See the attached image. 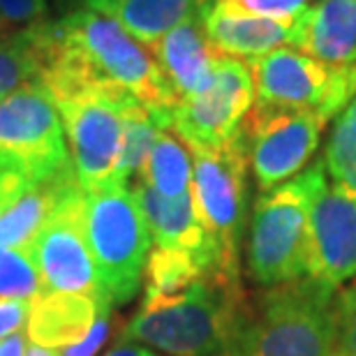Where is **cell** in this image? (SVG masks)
Segmentation results:
<instances>
[{"label": "cell", "mask_w": 356, "mask_h": 356, "mask_svg": "<svg viewBox=\"0 0 356 356\" xmlns=\"http://www.w3.org/2000/svg\"><path fill=\"white\" fill-rule=\"evenodd\" d=\"M83 225L104 296L113 308L127 305L144 282L153 245L130 185H106L86 192Z\"/></svg>", "instance_id": "cell-5"}, {"label": "cell", "mask_w": 356, "mask_h": 356, "mask_svg": "<svg viewBox=\"0 0 356 356\" xmlns=\"http://www.w3.org/2000/svg\"><path fill=\"white\" fill-rule=\"evenodd\" d=\"M130 190L134 199H137L155 248H176V250L209 254L213 259L211 248L206 243L202 222H199V218H197L192 192L178 199H167L158 195V192H155L151 185H146L144 181H132ZM220 273H222V270H220Z\"/></svg>", "instance_id": "cell-18"}, {"label": "cell", "mask_w": 356, "mask_h": 356, "mask_svg": "<svg viewBox=\"0 0 356 356\" xmlns=\"http://www.w3.org/2000/svg\"><path fill=\"white\" fill-rule=\"evenodd\" d=\"M31 315V301L24 298H7L0 296V338L24 331Z\"/></svg>", "instance_id": "cell-29"}, {"label": "cell", "mask_w": 356, "mask_h": 356, "mask_svg": "<svg viewBox=\"0 0 356 356\" xmlns=\"http://www.w3.org/2000/svg\"><path fill=\"white\" fill-rule=\"evenodd\" d=\"M211 5H213V0H197V7H199V10H202V12L209 10Z\"/></svg>", "instance_id": "cell-35"}, {"label": "cell", "mask_w": 356, "mask_h": 356, "mask_svg": "<svg viewBox=\"0 0 356 356\" xmlns=\"http://www.w3.org/2000/svg\"><path fill=\"white\" fill-rule=\"evenodd\" d=\"M83 206L86 192L79 185L58 204V209L40 229L38 238L33 241L31 252L40 270V291L81 294L95 301H109L99 287L92 254L88 250Z\"/></svg>", "instance_id": "cell-11"}, {"label": "cell", "mask_w": 356, "mask_h": 356, "mask_svg": "<svg viewBox=\"0 0 356 356\" xmlns=\"http://www.w3.org/2000/svg\"><path fill=\"white\" fill-rule=\"evenodd\" d=\"M76 188L74 167L56 176H40L10 158H0V248L31 250L51 213Z\"/></svg>", "instance_id": "cell-12"}, {"label": "cell", "mask_w": 356, "mask_h": 356, "mask_svg": "<svg viewBox=\"0 0 356 356\" xmlns=\"http://www.w3.org/2000/svg\"><path fill=\"white\" fill-rule=\"evenodd\" d=\"M26 356H58V352L49 350V347H40V345H31L28 347Z\"/></svg>", "instance_id": "cell-33"}, {"label": "cell", "mask_w": 356, "mask_h": 356, "mask_svg": "<svg viewBox=\"0 0 356 356\" xmlns=\"http://www.w3.org/2000/svg\"><path fill=\"white\" fill-rule=\"evenodd\" d=\"M49 21V0H0V35Z\"/></svg>", "instance_id": "cell-26"}, {"label": "cell", "mask_w": 356, "mask_h": 356, "mask_svg": "<svg viewBox=\"0 0 356 356\" xmlns=\"http://www.w3.org/2000/svg\"><path fill=\"white\" fill-rule=\"evenodd\" d=\"M132 102L137 99L113 88L83 90L56 102L76 181L83 192L116 185L123 151V118Z\"/></svg>", "instance_id": "cell-7"}, {"label": "cell", "mask_w": 356, "mask_h": 356, "mask_svg": "<svg viewBox=\"0 0 356 356\" xmlns=\"http://www.w3.org/2000/svg\"><path fill=\"white\" fill-rule=\"evenodd\" d=\"M336 291L310 275L259 291L232 356H331Z\"/></svg>", "instance_id": "cell-3"}, {"label": "cell", "mask_w": 356, "mask_h": 356, "mask_svg": "<svg viewBox=\"0 0 356 356\" xmlns=\"http://www.w3.org/2000/svg\"><path fill=\"white\" fill-rule=\"evenodd\" d=\"M151 56L172 83L178 99L202 92L211 83L218 60V51L206 38L204 12L195 10L188 19L172 28L151 49Z\"/></svg>", "instance_id": "cell-15"}, {"label": "cell", "mask_w": 356, "mask_h": 356, "mask_svg": "<svg viewBox=\"0 0 356 356\" xmlns=\"http://www.w3.org/2000/svg\"><path fill=\"white\" fill-rule=\"evenodd\" d=\"M195 10L197 0H123L106 17H113L139 44L153 49Z\"/></svg>", "instance_id": "cell-19"}, {"label": "cell", "mask_w": 356, "mask_h": 356, "mask_svg": "<svg viewBox=\"0 0 356 356\" xmlns=\"http://www.w3.org/2000/svg\"><path fill=\"white\" fill-rule=\"evenodd\" d=\"M324 127L317 113L252 104L243 120V134L259 192L273 190L310 167Z\"/></svg>", "instance_id": "cell-10"}, {"label": "cell", "mask_w": 356, "mask_h": 356, "mask_svg": "<svg viewBox=\"0 0 356 356\" xmlns=\"http://www.w3.org/2000/svg\"><path fill=\"white\" fill-rule=\"evenodd\" d=\"M137 181L167 199H178L192 192V153L172 130H162L144 162Z\"/></svg>", "instance_id": "cell-20"}, {"label": "cell", "mask_w": 356, "mask_h": 356, "mask_svg": "<svg viewBox=\"0 0 356 356\" xmlns=\"http://www.w3.org/2000/svg\"><path fill=\"white\" fill-rule=\"evenodd\" d=\"M204 28L211 47L220 56L245 58L248 63L287 44L291 21H280L238 10L225 0H216L204 12Z\"/></svg>", "instance_id": "cell-16"}, {"label": "cell", "mask_w": 356, "mask_h": 356, "mask_svg": "<svg viewBox=\"0 0 356 356\" xmlns=\"http://www.w3.org/2000/svg\"><path fill=\"white\" fill-rule=\"evenodd\" d=\"M26 352H28V336L24 331L0 338V356H26Z\"/></svg>", "instance_id": "cell-30"}, {"label": "cell", "mask_w": 356, "mask_h": 356, "mask_svg": "<svg viewBox=\"0 0 356 356\" xmlns=\"http://www.w3.org/2000/svg\"><path fill=\"white\" fill-rule=\"evenodd\" d=\"M248 65L257 106L310 111L329 123L356 95V65H329L291 47H277Z\"/></svg>", "instance_id": "cell-6"}, {"label": "cell", "mask_w": 356, "mask_h": 356, "mask_svg": "<svg viewBox=\"0 0 356 356\" xmlns=\"http://www.w3.org/2000/svg\"><path fill=\"white\" fill-rule=\"evenodd\" d=\"M40 81V54L35 28L0 35V95Z\"/></svg>", "instance_id": "cell-22"}, {"label": "cell", "mask_w": 356, "mask_h": 356, "mask_svg": "<svg viewBox=\"0 0 356 356\" xmlns=\"http://www.w3.org/2000/svg\"><path fill=\"white\" fill-rule=\"evenodd\" d=\"M42 280L31 250L0 248V296L33 301L40 294Z\"/></svg>", "instance_id": "cell-24"}, {"label": "cell", "mask_w": 356, "mask_h": 356, "mask_svg": "<svg viewBox=\"0 0 356 356\" xmlns=\"http://www.w3.org/2000/svg\"><path fill=\"white\" fill-rule=\"evenodd\" d=\"M331 356H356V277L336 291Z\"/></svg>", "instance_id": "cell-25"}, {"label": "cell", "mask_w": 356, "mask_h": 356, "mask_svg": "<svg viewBox=\"0 0 356 356\" xmlns=\"http://www.w3.org/2000/svg\"><path fill=\"white\" fill-rule=\"evenodd\" d=\"M118 3H123V0H81V5L83 7H88V10H95L99 14H109L113 7H116Z\"/></svg>", "instance_id": "cell-32"}, {"label": "cell", "mask_w": 356, "mask_h": 356, "mask_svg": "<svg viewBox=\"0 0 356 356\" xmlns=\"http://www.w3.org/2000/svg\"><path fill=\"white\" fill-rule=\"evenodd\" d=\"M345 111L350 113V116H354V118H356V95L352 97V102L345 106Z\"/></svg>", "instance_id": "cell-34"}, {"label": "cell", "mask_w": 356, "mask_h": 356, "mask_svg": "<svg viewBox=\"0 0 356 356\" xmlns=\"http://www.w3.org/2000/svg\"><path fill=\"white\" fill-rule=\"evenodd\" d=\"M238 10L261 14V17L280 19V21H294L298 12L310 5V0H225Z\"/></svg>", "instance_id": "cell-27"}, {"label": "cell", "mask_w": 356, "mask_h": 356, "mask_svg": "<svg viewBox=\"0 0 356 356\" xmlns=\"http://www.w3.org/2000/svg\"><path fill=\"white\" fill-rule=\"evenodd\" d=\"M56 3H58V5L63 7V5H67V0H56Z\"/></svg>", "instance_id": "cell-36"}, {"label": "cell", "mask_w": 356, "mask_h": 356, "mask_svg": "<svg viewBox=\"0 0 356 356\" xmlns=\"http://www.w3.org/2000/svg\"><path fill=\"white\" fill-rule=\"evenodd\" d=\"M192 202L206 243L225 275L241 280V245L248 220L250 155L243 127L220 148H190Z\"/></svg>", "instance_id": "cell-4"}, {"label": "cell", "mask_w": 356, "mask_h": 356, "mask_svg": "<svg viewBox=\"0 0 356 356\" xmlns=\"http://www.w3.org/2000/svg\"><path fill=\"white\" fill-rule=\"evenodd\" d=\"M0 158H10L40 176H56L74 167L58 106L40 81L0 95Z\"/></svg>", "instance_id": "cell-8"}, {"label": "cell", "mask_w": 356, "mask_h": 356, "mask_svg": "<svg viewBox=\"0 0 356 356\" xmlns=\"http://www.w3.org/2000/svg\"><path fill=\"white\" fill-rule=\"evenodd\" d=\"M245 303L241 280L209 275L181 294L144 298L120 340L169 356H232Z\"/></svg>", "instance_id": "cell-1"}, {"label": "cell", "mask_w": 356, "mask_h": 356, "mask_svg": "<svg viewBox=\"0 0 356 356\" xmlns=\"http://www.w3.org/2000/svg\"><path fill=\"white\" fill-rule=\"evenodd\" d=\"M322 162L333 185L356 197V118L347 111L336 116Z\"/></svg>", "instance_id": "cell-23"}, {"label": "cell", "mask_w": 356, "mask_h": 356, "mask_svg": "<svg viewBox=\"0 0 356 356\" xmlns=\"http://www.w3.org/2000/svg\"><path fill=\"white\" fill-rule=\"evenodd\" d=\"M308 275L333 289L356 277V197L329 183L310 213Z\"/></svg>", "instance_id": "cell-13"}, {"label": "cell", "mask_w": 356, "mask_h": 356, "mask_svg": "<svg viewBox=\"0 0 356 356\" xmlns=\"http://www.w3.org/2000/svg\"><path fill=\"white\" fill-rule=\"evenodd\" d=\"M111 317H113V308L111 305H104L99 310V315L92 324V329L88 331V336L76 345H70V347H63V350H56L58 356H92L99 347L104 345L106 336H109V326H111Z\"/></svg>", "instance_id": "cell-28"}, {"label": "cell", "mask_w": 356, "mask_h": 356, "mask_svg": "<svg viewBox=\"0 0 356 356\" xmlns=\"http://www.w3.org/2000/svg\"><path fill=\"white\" fill-rule=\"evenodd\" d=\"M252 104L250 65L218 54L211 83L197 95L178 99L169 130L188 148H220L241 132Z\"/></svg>", "instance_id": "cell-9"}, {"label": "cell", "mask_w": 356, "mask_h": 356, "mask_svg": "<svg viewBox=\"0 0 356 356\" xmlns=\"http://www.w3.org/2000/svg\"><path fill=\"white\" fill-rule=\"evenodd\" d=\"M326 188L324 162L268 192H259L245 236V270L261 289L308 275L310 213Z\"/></svg>", "instance_id": "cell-2"}, {"label": "cell", "mask_w": 356, "mask_h": 356, "mask_svg": "<svg viewBox=\"0 0 356 356\" xmlns=\"http://www.w3.org/2000/svg\"><path fill=\"white\" fill-rule=\"evenodd\" d=\"M104 305L111 303L95 301L81 294L40 291L31 301V315L26 324L28 338L33 340V345L49 347V350L76 345L88 336Z\"/></svg>", "instance_id": "cell-17"}, {"label": "cell", "mask_w": 356, "mask_h": 356, "mask_svg": "<svg viewBox=\"0 0 356 356\" xmlns=\"http://www.w3.org/2000/svg\"><path fill=\"white\" fill-rule=\"evenodd\" d=\"M162 130L167 127L141 102H132L127 106L123 118V151H120V162L116 169V185H132V181H137Z\"/></svg>", "instance_id": "cell-21"}, {"label": "cell", "mask_w": 356, "mask_h": 356, "mask_svg": "<svg viewBox=\"0 0 356 356\" xmlns=\"http://www.w3.org/2000/svg\"><path fill=\"white\" fill-rule=\"evenodd\" d=\"M102 356H158L151 347L141 345V343H132V340H118V345L109 350Z\"/></svg>", "instance_id": "cell-31"}, {"label": "cell", "mask_w": 356, "mask_h": 356, "mask_svg": "<svg viewBox=\"0 0 356 356\" xmlns=\"http://www.w3.org/2000/svg\"><path fill=\"white\" fill-rule=\"evenodd\" d=\"M287 44L329 65H356V0H317L291 21Z\"/></svg>", "instance_id": "cell-14"}]
</instances>
